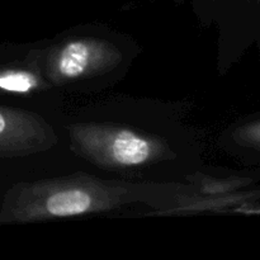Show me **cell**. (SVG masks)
<instances>
[{"label": "cell", "instance_id": "6da1fadb", "mask_svg": "<svg viewBox=\"0 0 260 260\" xmlns=\"http://www.w3.org/2000/svg\"><path fill=\"white\" fill-rule=\"evenodd\" d=\"M119 189L84 179L25 185L7 201L5 221H37L107 211L121 203Z\"/></svg>", "mask_w": 260, "mask_h": 260}, {"label": "cell", "instance_id": "7a4b0ae2", "mask_svg": "<svg viewBox=\"0 0 260 260\" xmlns=\"http://www.w3.org/2000/svg\"><path fill=\"white\" fill-rule=\"evenodd\" d=\"M71 137L81 155L109 169L144 167L167 150L159 140L113 124H79L71 128Z\"/></svg>", "mask_w": 260, "mask_h": 260}, {"label": "cell", "instance_id": "3957f363", "mask_svg": "<svg viewBox=\"0 0 260 260\" xmlns=\"http://www.w3.org/2000/svg\"><path fill=\"white\" fill-rule=\"evenodd\" d=\"M121 55L113 46L98 40H70L50 55L47 73L55 81L93 75L114 65Z\"/></svg>", "mask_w": 260, "mask_h": 260}, {"label": "cell", "instance_id": "277c9868", "mask_svg": "<svg viewBox=\"0 0 260 260\" xmlns=\"http://www.w3.org/2000/svg\"><path fill=\"white\" fill-rule=\"evenodd\" d=\"M47 137L45 126L30 114L0 107V157L24 154Z\"/></svg>", "mask_w": 260, "mask_h": 260}, {"label": "cell", "instance_id": "5b68a950", "mask_svg": "<svg viewBox=\"0 0 260 260\" xmlns=\"http://www.w3.org/2000/svg\"><path fill=\"white\" fill-rule=\"evenodd\" d=\"M38 86L33 74L23 70H7L0 73V89L10 93H28Z\"/></svg>", "mask_w": 260, "mask_h": 260}, {"label": "cell", "instance_id": "8992f818", "mask_svg": "<svg viewBox=\"0 0 260 260\" xmlns=\"http://www.w3.org/2000/svg\"><path fill=\"white\" fill-rule=\"evenodd\" d=\"M236 140L245 146L260 149V121L239 128L236 132Z\"/></svg>", "mask_w": 260, "mask_h": 260}, {"label": "cell", "instance_id": "52a82bcc", "mask_svg": "<svg viewBox=\"0 0 260 260\" xmlns=\"http://www.w3.org/2000/svg\"><path fill=\"white\" fill-rule=\"evenodd\" d=\"M235 212L244 213V215H260V205H248V206H241V207L236 208Z\"/></svg>", "mask_w": 260, "mask_h": 260}]
</instances>
